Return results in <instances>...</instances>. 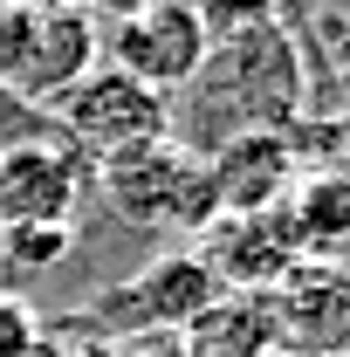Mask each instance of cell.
Returning <instances> with one entry per match:
<instances>
[{
  "mask_svg": "<svg viewBox=\"0 0 350 357\" xmlns=\"http://www.w3.org/2000/svg\"><path fill=\"white\" fill-rule=\"evenodd\" d=\"M55 110H62V137L83 158H103V165L172 137V96L144 89L124 69H89L76 89L55 96Z\"/></svg>",
  "mask_w": 350,
  "mask_h": 357,
  "instance_id": "1",
  "label": "cell"
},
{
  "mask_svg": "<svg viewBox=\"0 0 350 357\" xmlns=\"http://www.w3.org/2000/svg\"><path fill=\"white\" fill-rule=\"evenodd\" d=\"M103 192L110 206L137 227H199L213 220V178L192 151H178L172 137L165 144H144L131 158H110L103 165Z\"/></svg>",
  "mask_w": 350,
  "mask_h": 357,
  "instance_id": "2",
  "label": "cell"
},
{
  "mask_svg": "<svg viewBox=\"0 0 350 357\" xmlns=\"http://www.w3.org/2000/svg\"><path fill=\"white\" fill-rule=\"evenodd\" d=\"M206 55H213V35H206L199 7H185V0H158V7H144V14L110 28V69L137 76L158 96L185 89L206 69Z\"/></svg>",
  "mask_w": 350,
  "mask_h": 357,
  "instance_id": "3",
  "label": "cell"
},
{
  "mask_svg": "<svg viewBox=\"0 0 350 357\" xmlns=\"http://www.w3.org/2000/svg\"><path fill=\"white\" fill-rule=\"evenodd\" d=\"M89 192V165L76 144L28 137L0 151V227H69Z\"/></svg>",
  "mask_w": 350,
  "mask_h": 357,
  "instance_id": "4",
  "label": "cell"
},
{
  "mask_svg": "<svg viewBox=\"0 0 350 357\" xmlns=\"http://www.w3.org/2000/svg\"><path fill=\"white\" fill-rule=\"evenodd\" d=\"M89 69H96V21L83 7H48V14H28V28H21L7 89H21V96H62V89L83 83Z\"/></svg>",
  "mask_w": 350,
  "mask_h": 357,
  "instance_id": "5",
  "label": "cell"
},
{
  "mask_svg": "<svg viewBox=\"0 0 350 357\" xmlns=\"http://www.w3.org/2000/svg\"><path fill=\"white\" fill-rule=\"evenodd\" d=\"M213 296H220V282L206 275V261H199V255H165V261H151V268H144L131 289H117V296H103V303H137V310H124L117 323L185 330V323L206 310Z\"/></svg>",
  "mask_w": 350,
  "mask_h": 357,
  "instance_id": "6",
  "label": "cell"
},
{
  "mask_svg": "<svg viewBox=\"0 0 350 357\" xmlns=\"http://www.w3.org/2000/svg\"><path fill=\"white\" fill-rule=\"evenodd\" d=\"M178 337H185V357H282L275 351V296H254V289L213 296Z\"/></svg>",
  "mask_w": 350,
  "mask_h": 357,
  "instance_id": "7",
  "label": "cell"
},
{
  "mask_svg": "<svg viewBox=\"0 0 350 357\" xmlns=\"http://www.w3.org/2000/svg\"><path fill=\"white\" fill-rule=\"evenodd\" d=\"M206 178H213V206L254 213V206H268V199L289 185V144L275 131H248L206 165Z\"/></svg>",
  "mask_w": 350,
  "mask_h": 357,
  "instance_id": "8",
  "label": "cell"
},
{
  "mask_svg": "<svg viewBox=\"0 0 350 357\" xmlns=\"http://www.w3.org/2000/svg\"><path fill=\"white\" fill-rule=\"evenodd\" d=\"M76 255V227H0V268L7 275H48Z\"/></svg>",
  "mask_w": 350,
  "mask_h": 357,
  "instance_id": "9",
  "label": "cell"
},
{
  "mask_svg": "<svg viewBox=\"0 0 350 357\" xmlns=\"http://www.w3.org/2000/svg\"><path fill=\"white\" fill-rule=\"evenodd\" d=\"M42 337L48 330H42V316H35L28 296H0V357H28Z\"/></svg>",
  "mask_w": 350,
  "mask_h": 357,
  "instance_id": "10",
  "label": "cell"
},
{
  "mask_svg": "<svg viewBox=\"0 0 350 357\" xmlns=\"http://www.w3.org/2000/svg\"><path fill=\"white\" fill-rule=\"evenodd\" d=\"M144 7H158V0H89L83 14H103V21L117 28V21H131V14H144Z\"/></svg>",
  "mask_w": 350,
  "mask_h": 357,
  "instance_id": "11",
  "label": "cell"
},
{
  "mask_svg": "<svg viewBox=\"0 0 350 357\" xmlns=\"http://www.w3.org/2000/svg\"><path fill=\"white\" fill-rule=\"evenodd\" d=\"M0 7H21V14H48V7H76V0H0Z\"/></svg>",
  "mask_w": 350,
  "mask_h": 357,
  "instance_id": "12",
  "label": "cell"
},
{
  "mask_svg": "<svg viewBox=\"0 0 350 357\" xmlns=\"http://www.w3.org/2000/svg\"><path fill=\"white\" fill-rule=\"evenodd\" d=\"M28 357H76V351H69L62 337H42V344H35V351H28Z\"/></svg>",
  "mask_w": 350,
  "mask_h": 357,
  "instance_id": "13",
  "label": "cell"
}]
</instances>
